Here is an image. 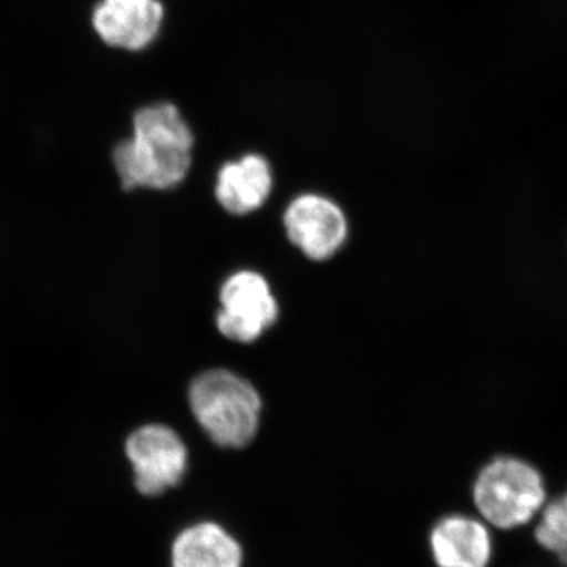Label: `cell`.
Instances as JSON below:
<instances>
[{
  "mask_svg": "<svg viewBox=\"0 0 567 567\" xmlns=\"http://www.w3.org/2000/svg\"><path fill=\"white\" fill-rule=\"evenodd\" d=\"M194 136L171 103L142 107L133 117L132 136L112 148V164L123 192H166L192 169Z\"/></svg>",
  "mask_w": 567,
  "mask_h": 567,
  "instance_id": "6da1fadb",
  "label": "cell"
},
{
  "mask_svg": "<svg viewBox=\"0 0 567 567\" xmlns=\"http://www.w3.org/2000/svg\"><path fill=\"white\" fill-rule=\"evenodd\" d=\"M470 498L494 532H514L528 527L546 506V476L527 458L499 454L477 470Z\"/></svg>",
  "mask_w": 567,
  "mask_h": 567,
  "instance_id": "7a4b0ae2",
  "label": "cell"
},
{
  "mask_svg": "<svg viewBox=\"0 0 567 567\" xmlns=\"http://www.w3.org/2000/svg\"><path fill=\"white\" fill-rule=\"evenodd\" d=\"M188 398L194 417L215 445L240 450L257 435L262 399L244 377L210 369L193 380Z\"/></svg>",
  "mask_w": 567,
  "mask_h": 567,
  "instance_id": "3957f363",
  "label": "cell"
},
{
  "mask_svg": "<svg viewBox=\"0 0 567 567\" xmlns=\"http://www.w3.org/2000/svg\"><path fill=\"white\" fill-rule=\"evenodd\" d=\"M122 450L134 491L144 498H162L181 487L188 475V447L171 425L142 424L126 434Z\"/></svg>",
  "mask_w": 567,
  "mask_h": 567,
  "instance_id": "277c9868",
  "label": "cell"
},
{
  "mask_svg": "<svg viewBox=\"0 0 567 567\" xmlns=\"http://www.w3.org/2000/svg\"><path fill=\"white\" fill-rule=\"evenodd\" d=\"M216 327L229 341H257L274 327L279 316L278 301L262 275L256 271H238L226 279L219 292Z\"/></svg>",
  "mask_w": 567,
  "mask_h": 567,
  "instance_id": "5b68a950",
  "label": "cell"
},
{
  "mask_svg": "<svg viewBox=\"0 0 567 567\" xmlns=\"http://www.w3.org/2000/svg\"><path fill=\"white\" fill-rule=\"evenodd\" d=\"M435 567H491L495 554L494 529L476 514H442L427 535Z\"/></svg>",
  "mask_w": 567,
  "mask_h": 567,
  "instance_id": "8992f818",
  "label": "cell"
},
{
  "mask_svg": "<svg viewBox=\"0 0 567 567\" xmlns=\"http://www.w3.org/2000/svg\"><path fill=\"white\" fill-rule=\"evenodd\" d=\"M287 237L306 257L327 260L347 238V219L339 205L319 194L297 197L284 213Z\"/></svg>",
  "mask_w": 567,
  "mask_h": 567,
  "instance_id": "52a82bcc",
  "label": "cell"
},
{
  "mask_svg": "<svg viewBox=\"0 0 567 567\" xmlns=\"http://www.w3.org/2000/svg\"><path fill=\"white\" fill-rule=\"evenodd\" d=\"M163 20L159 0H102L92 14L100 39L126 51L151 47L162 31Z\"/></svg>",
  "mask_w": 567,
  "mask_h": 567,
  "instance_id": "ba28073f",
  "label": "cell"
},
{
  "mask_svg": "<svg viewBox=\"0 0 567 567\" xmlns=\"http://www.w3.org/2000/svg\"><path fill=\"white\" fill-rule=\"evenodd\" d=\"M240 540L215 520H197L171 540L169 567H244Z\"/></svg>",
  "mask_w": 567,
  "mask_h": 567,
  "instance_id": "9c48e42d",
  "label": "cell"
},
{
  "mask_svg": "<svg viewBox=\"0 0 567 567\" xmlns=\"http://www.w3.org/2000/svg\"><path fill=\"white\" fill-rule=\"evenodd\" d=\"M274 188V173L264 156L249 153L224 164L216 178L215 196L224 210L248 215L259 210Z\"/></svg>",
  "mask_w": 567,
  "mask_h": 567,
  "instance_id": "30bf717a",
  "label": "cell"
},
{
  "mask_svg": "<svg viewBox=\"0 0 567 567\" xmlns=\"http://www.w3.org/2000/svg\"><path fill=\"white\" fill-rule=\"evenodd\" d=\"M529 529L537 546L557 559L559 566L567 567V488L547 499Z\"/></svg>",
  "mask_w": 567,
  "mask_h": 567,
  "instance_id": "8fae6325",
  "label": "cell"
}]
</instances>
